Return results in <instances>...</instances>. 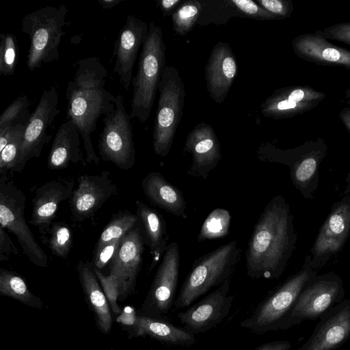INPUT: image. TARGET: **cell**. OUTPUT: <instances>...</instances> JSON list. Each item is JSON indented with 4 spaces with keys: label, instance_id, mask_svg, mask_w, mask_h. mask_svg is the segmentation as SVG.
Returning a JSON list of instances; mask_svg holds the SVG:
<instances>
[{
    "label": "cell",
    "instance_id": "1",
    "mask_svg": "<svg viewBox=\"0 0 350 350\" xmlns=\"http://www.w3.org/2000/svg\"><path fill=\"white\" fill-rule=\"evenodd\" d=\"M297 232L289 204L281 195L267 203L254 225L245 252L252 279H278L295 249Z\"/></svg>",
    "mask_w": 350,
    "mask_h": 350
},
{
    "label": "cell",
    "instance_id": "2",
    "mask_svg": "<svg viewBox=\"0 0 350 350\" xmlns=\"http://www.w3.org/2000/svg\"><path fill=\"white\" fill-rule=\"evenodd\" d=\"M73 79L68 83L67 120L77 127L85 151V163L97 165V156L91 140L101 116L112 112L116 98L105 88L108 75L105 66L95 57L79 60Z\"/></svg>",
    "mask_w": 350,
    "mask_h": 350
},
{
    "label": "cell",
    "instance_id": "3",
    "mask_svg": "<svg viewBox=\"0 0 350 350\" xmlns=\"http://www.w3.org/2000/svg\"><path fill=\"white\" fill-rule=\"evenodd\" d=\"M165 66L166 46L162 29L152 21L139 54L137 73L131 82L133 90L130 116L142 124L149 118Z\"/></svg>",
    "mask_w": 350,
    "mask_h": 350
},
{
    "label": "cell",
    "instance_id": "4",
    "mask_svg": "<svg viewBox=\"0 0 350 350\" xmlns=\"http://www.w3.org/2000/svg\"><path fill=\"white\" fill-rule=\"evenodd\" d=\"M241 258L236 241L222 245L196 259L183 282L174 306H190L199 297L231 278Z\"/></svg>",
    "mask_w": 350,
    "mask_h": 350
},
{
    "label": "cell",
    "instance_id": "5",
    "mask_svg": "<svg viewBox=\"0 0 350 350\" xmlns=\"http://www.w3.org/2000/svg\"><path fill=\"white\" fill-rule=\"evenodd\" d=\"M318 271L312 266L310 255L306 256L301 269L260 303L240 325L257 334L285 329L297 298L308 283L318 275Z\"/></svg>",
    "mask_w": 350,
    "mask_h": 350
},
{
    "label": "cell",
    "instance_id": "6",
    "mask_svg": "<svg viewBox=\"0 0 350 350\" xmlns=\"http://www.w3.org/2000/svg\"><path fill=\"white\" fill-rule=\"evenodd\" d=\"M68 11L64 5H46L21 18V30L30 40L26 62L30 71L59 59V45L66 34L63 27L68 24Z\"/></svg>",
    "mask_w": 350,
    "mask_h": 350
},
{
    "label": "cell",
    "instance_id": "7",
    "mask_svg": "<svg viewBox=\"0 0 350 350\" xmlns=\"http://www.w3.org/2000/svg\"><path fill=\"white\" fill-rule=\"evenodd\" d=\"M327 151L324 141L317 139L285 150L266 144L259 148L257 157L262 161L287 165L293 185L304 198L311 199L319 186V169Z\"/></svg>",
    "mask_w": 350,
    "mask_h": 350
},
{
    "label": "cell",
    "instance_id": "8",
    "mask_svg": "<svg viewBox=\"0 0 350 350\" xmlns=\"http://www.w3.org/2000/svg\"><path fill=\"white\" fill-rule=\"evenodd\" d=\"M159 96L152 139L154 153L165 157L170 152L183 116L185 90L178 70L172 65L163 69L158 88Z\"/></svg>",
    "mask_w": 350,
    "mask_h": 350
},
{
    "label": "cell",
    "instance_id": "9",
    "mask_svg": "<svg viewBox=\"0 0 350 350\" xmlns=\"http://www.w3.org/2000/svg\"><path fill=\"white\" fill-rule=\"evenodd\" d=\"M25 201L23 191L7 175L0 176V226L15 235L31 262L46 267L48 256L25 219Z\"/></svg>",
    "mask_w": 350,
    "mask_h": 350
},
{
    "label": "cell",
    "instance_id": "10",
    "mask_svg": "<svg viewBox=\"0 0 350 350\" xmlns=\"http://www.w3.org/2000/svg\"><path fill=\"white\" fill-rule=\"evenodd\" d=\"M116 98L114 110L103 119V129L98 148L103 161L128 170L134 165L136 154L131 117L126 110L122 95L118 94Z\"/></svg>",
    "mask_w": 350,
    "mask_h": 350
},
{
    "label": "cell",
    "instance_id": "11",
    "mask_svg": "<svg viewBox=\"0 0 350 350\" xmlns=\"http://www.w3.org/2000/svg\"><path fill=\"white\" fill-rule=\"evenodd\" d=\"M345 291L340 277L330 272L317 275L304 287L292 309L285 329L306 320L319 319L345 299Z\"/></svg>",
    "mask_w": 350,
    "mask_h": 350
},
{
    "label": "cell",
    "instance_id": "12",
    "mask_svg": "<svg viewBox=\"0 0 350 350\" xmlns=\"http://www.w3.org/2000/svg\"><path fill=\"white\" fill-rule=\"evenodd\" d=\"M144 243L143 230L138 221L134 228L122 237L110 261V273L105 278L118 288L119 297L125 298L135 287L142 266Z\"/></svg>",
    "mask_w": 350,
    "mask_h": 350
},
{
    "label": "cell",
    "instance_id": "13",
    "mask_svg": "<svg viewBox=\"0 0 350 350\" xmlns=\"http://www.w3.org/2000/svg\"><path fill=\"white\" fill-rule=\"evenodd\" d=\"M350 234V197L334 203L310 249L311 263L319 271L342 250Z\"/></svg>",
    "mask_w": 350,
    "mask_h": 350
},
{
    "label": "cell",
    "instance_id": "14",
    "mask_svg": "<svg viewBox=\"0 0 350 350\" xmlns=\"http://www.w3.org/2000/svg\"><path fill=\"white\" fill-rule=\"evenodd\" d=\"M58 103L59 96L55 87L52 86L43 91L23 133L18 172L23 171L30 159L39 157L43 147L50 141L51 135L47 134V129L60 112Z\"/></svg>",
    "mask_w": 350,
    "mask_h": 350
},
{
    "label": "cell",
    "instance_id": "15",
    "mask_svg": "<svg viewBox=\"0 0 350 350\" xmlns=\"http://www.w3.org/2000/svg\"><path fill=\"white\" fill-rule=\"evenodd\" d=\"M180 250L177 243H169L154 275L146 301L152 317L167 314L175 302L179 268Z\"/></svg>",
    "mask_w": 350,
    "mask_h": 350
},
{
    "label": "cell",
    "instance_id": "16",
    "mask_svg": "<svg viewBox=\"0 0 350 350\" xmlns=\"http://www.w3.org/2000/svg\"><path fill=\"white\" fill-rule=\"evenodd\" d=\"M231 278L204 297L178 317L185 329L193 334L207 332L220 323L229 314L234 296L228 295Z\"/></svg>",
    "mask_w": 350,
    "mask_h": 350
},
{
    "label": "cell",
    "instance_id": "17",
    "mask_svg": "<svg viewBox=\"0 0 350 350\" xmlns=\"http://www.w3.org/2000/svg\"><path fill=\"white\" fill-rule=\"evenodd\" d=\"M77 182L69 204L73 218L79 222L94 217L104 203L118 192L109 171L96 175H81Z\"/></svg>",
    "mask_w": 350,
    "mask_h": 350
},
{
    "label": "cell",
    "instance_id": "18",
    "mask_svg": "<svg viewBox=\"0 0 350 350\" xmlns=\"http://www.w3.org/2000/svg\"><path fill=\"white\" fill-rule=\"evenodd\" d=\"M149 25L130 14L121 27L114 43L112 59L115 57L113 72L123 88L128 90L133 79V70L140 46L146 40Z\"/></svg>",
    "mask_w": 350,
    "mask_h": 350
},
{
    "label": "cell",
    "instance_id": "19",
    "mask_svg": "<svg viewBox=\"0 0 350 350\" xmlns=\"http://www.w3.org/2000/svg\"><path fill=\"white\" fill-rule=\"evenodd\" d=\"M326 94L309 85H291L275 90L260 105L265 117L275 120L290 118L310 111Z\"/></svg>",
    "mask_w": 350,
    "mask_h": 350
},
{
    "label": "cell",
    "instance_id": "20",
    "mask_svg": "<svg viewBox=\"0 0 350 350\" xmlns=\"http://www.w3.org/2000/svg\"><path fill=\"white\" fill-rule=\"evenodd\" d=\"M350 339V299L326 312L299 350H337Z\"/></svg>",
    "mask_w": 350,
    "mask_h": 350
},
{
    "label": "cell",
    "instance_id": "21",
    "mask_svg": "<svg viewBox=\"0 0 350 350\" xmlns=\"http://www.w3.org/2000/svg\"><path fill=\"white\" fill-rule=\"evenodd\" d=\"M184 152L191 154L189 175L206 179L221 159V146L211 124L202 122L187 135Z\"/></svg>",
    "mask_w": 350,
    "mask_h": 350
},
{
    "label": "cell",
    "instance_id": "22",
    "mask_svg": "<svg viewBox=\"0 0 350 350\" xmlns=\"http://www.w3.org/2000/svg\"><path fill=\"white\" fill-rule=\"evenodd\" d=\"M237 63L230 44L219 42L213 46L204 68L208 94L217 104L226 99L237 74Z\"/></svg>",
    "mask_w": 350,
    "mask_h": 350
},
{
    "label": "cell",
    "instance_id": "23",
    "mask_svg": "<svg viewBox=\"0 0 350 350\" xmlns=\"http://www.w3.org/2000/svg\"><path fill=\"white\" fill-rule=\"evenodd\" d=\"M74 186L72 178H58L36 188L29 224L38 227L41 233L45 234L55 217L60 203L70 199Z\"/></svg>",
    "mask_w": 350,
    "mask_h": 350
},
{
    "label": "cell",
    "instance_id": "24",
    "mask_svg": "<svg viewBox=\"0 0 350 350\" xmlns=\"http://www.w3.org/2000/svg\"><path fill=\"white\" fill-rule=\"evenodd\" d=\"M292 48L295 54L304 60L350 69V51L336 46L314 33L296 36L292 40Z\"/></svg>",
    "mask_w": 350,
    "mask_h": 350
},
{
    "label": "cell",
    "instance_id": "25",
    "mask_svg": "<svg viewBox=\"0 0 350 350\" xmlns=\"http://www.w3.org/2000/svg\"><path fill=\"white\" fill-rule=\"evenodd\" d=\"M142 187L144 195L153 205L173 215L187 219L183 193L161 173H148L142 181Z\"/></svg>",
    "mask_w": 350,
    "mask_h": 350
},
{
    "label": "cell",
    "instance_id": "26",
    "mask_svg": "<svg viewBox=\"0 0 350 350\" xmlns=\"http://www.w3.org/2000/svg\"><path fill=\"white\" fill-rule=\"evenodd\" d=\"M135 204L136 215L143 230L145 243L149 247L152 256L148 269L151 271L162 259L169 245L167 223L162 215L141 200L135 201Z\"/></svg>",
    "mask_w": 350,
    "mask_h": 350
},
{
    "label": "cell",
    "instance_id": "27",
    "mask_svg": "<svg viewBox=\"0 0 350 350\" xmlns=\"http://www.w3.org/2000/svg\"><path fill=\"white\" fill-rule=\"evenodd\" d=\"M80 133L76 125L66 120L59 127L47 159L50 170H62L70 163L83 161L80 147Z\"/></svg>",
    "mask_w": 350,
    "mask_h": 350
},
{
    "label": "cell",
    "instance_id": "28",
    "mask_svg": "<svg viewBox=\"0 0 350 350\" xmlns=\"http://www.w3.org/2000/svg\"><path fill=\"white\" fill-rule=\"evenodd\" d=\"M77 269L85 294L94 312L98 327L107 332L111 327V316L107 299L100 288L92 262L79 260Z\"/></svg>",
    "mask_w": 350,
    "mask_h": 350
},
{
    "label": "cell",
    "instance_id": "29",
    "mask_svg": "<svg viewBox=\"0 0 350 350\" xmlns=\"http://www.w3.org/2000/svg\"><path fill=\"white\" fill-rule=\"evenodd\" d=\"M135 328L137 336H149L171 345L191 346L196 341L195 335L186 329L159 318L139 316Z\"/></svg>",
    "mask_w": 350,
    "mask_h": 350
},
{
    "label": "cell",
    "instance_id": "30",
    "mask_svg": "<svg viewBox=\"0 0 350 350\" xmlns=\"http://www.w3.org/2000/svg\"><path fill=\"white\" fill-rule=\"evenodd\" d=\"M0 293L31 306L39 307L41 305L39 299L29 291L23 278L3 269L0 271Z\"/></svg>",
    "mask_w": 350,
    "mask_h": 350
},
{
    "label": "cell",
    "instance_id": "31",
    "mask_svg": "<svg viewBox=\"0 0 350 350\" xmlns=\"http://www.w3.org/2000/svg\"><path fill=\"white\" fill-rule=\"evenodd\" d=\"M202 11L197 24L225 25L232 17H241L230 0H202Z\"/></svg>",
    "mask_w": 350,
    "mask_h": 350
},
{
    "label": "cell",
    "instance_id": "32",
    "mask_svg": "<svg viewBox=\"0 0 350 350\" xmlns=\"http://www.w3.org/2000/svg\"><path fill=\"white\" fill-rule=\"evenodd\" d=\"M232 216L230 212L221 208L213 210L204 221L197 236V241L221 239L229 232Z\"/></svg>",
    "mask_w": 350,
    "mask_h": 350
},
{
    "label": "cell",
    "instance_id": "33",
    "mask_svg": "<svg viewBox=\"0 0 350 350\" xmlns=\"http://www.w3.org/2000/svg\"><path fill=\"white\" fill-rule=\"evenodd\" d=\"M202 11L200 0L183 1L172 15V23L176 34L184 36L197 24Z\"/></svg>",
    "mask_w": 350,
    "mask_h": 350
},
{
    "label": "cell",
    "instance_id": "34",
    "mask_svg": "<svg viewBox=\"0 0 350 350\" xmlns=\"http://www.w3.org/2000/svg\"><path fill=\"white\" fill-rule=\"evenodd\" d=\"M138 221L137 215L129 211H120L113 215L100 234L95 249L100 248L114 239L122 238L134 228Z\"/></svg>",
    "mask_w": 350,
    "mask_h": 350
},
{
    "label": "cell",
    "instance_id": "35",
    "mask_svg": "<svg viewBox=\"0 0 350 350\" xmlns=\"http://www.w3.org/2000/svg\"><path fill=\"white\" fill-rule=\"evenodd\" d=\"M48 232L49 247L52 254L67 258L72 247V232L69 226L64 222H53Z\"/></svg>",
    "mask_w": 350,
    "mask_h": 350
},
{
    "label": "cell",
    "instance_id": "36",
    "mask_svg": "<svg viewBox=\"0 0 350 350\" xmlns=\"http://www.w3.org/2000/svg\"><path fill=\"white\" fill-rule=\"evenodd\" d=\"M27 125L17 127L12 133L8 144L0 151V176L8 172H18L19 154L23 133Z\"/></svg>",
    "mask_w": 350,
    "mask_h": 350
},
{
    "label": "cell",
    "instance_id": "37",
    "mask_svg": "<svg viewBox=\"0 0 350 350\" xmlns=\"http://www.w3.org/2000/svg\"><path fill=\"white\" fill-rule=\"evenodd\" d=\"M29 100L26 94L16 98L1 114L0 130L27 125L30 118Z\"/></svg>",
    "mask_w": 350,
    "mask_h": 350
},
{
    "label": "cell",
    "instance_id": "38",
    "mask_svg": "<svg viewBox=\"0 0 350 350\" xmlns=\"http://www.w3.org/2000/svg\"><path fill=\"white\" fill-rule=\"evenodd\" d=\"M19 56L16 37L10 33H0V75L12 76L16 70Z\"/></svg>",
    "mask_w": 350,
    "mask_h": 350
},
{
    "label": "cell",
    "instance_id": "39",
    "mask_svg": "<svg viewBox=\"0 0 350 350\" xmlns=\"http://www.w3.org/2000/svg\"><path fill=\"white\" fill-rule=\"evenodd\" d=\"M241 17L258 20H280L252 0H230Z\"/></svg>",
    "mask_w": 350,
    "mask_h": 350
},
{
    "label": "cell",
    "instance_id": "40",
    "mask_svg": "<svg viewBox=\"0 0 350 350\" xmlns=\"http://www.w3.org/2000/svg\"><path fill=\"white\" fill-rule=\"evenodd\" d=\"M314 33L326 40H333L350 45V22L336 23L321 30H315Z\"/></svg>",
    "mask_w": 350,
    "mask_h": 350
},
{
    "label": "cell",
    "instance_id": "41",
    "mask_svg": "<svg viewBox=\"0 0 350 350\" xmlns=\"http://www.w3.org/2000/svg\"><path fill=\"white\" fill-rule=\"evenodd\" d=\"M122 238L114 239L100 248L95 249L92 262L94 269L100 271L111 260L120 244Z\"/></svg>",
    "mask_w": 350,
    "mask_h": 350
},
{
    "label": "cell",
    "instance_id": "42",
    "mask_svg": "<svg viewBox=\"0 0 350 350\" xmlns=\"http://www.w3.org/2000/svg\"><path fill=\"white\" fill-rule=\"evenodd\" d=\"M256 3L280 19L290 17L293 10L291 0H257Z\"/></svg>",
    "mask_w": 350,
    "mask_h": 350
},
{
    "label": "cell",
    "instance_id": "43",
    "mask_svg": "<svg viewBox=\"0 0 350 350\" xmlns=\"http://www.w3.org/2000/svg\"><path fill=\"white\" fill-rule=\"evenodd\" d=\"M95 274L99 280L101 286L103 287V292L107 299L109 306L115 314H118L121 312L120 308L117 304V299L119 297V293L117 287L111 282L108 281L100 271L94 269Z\"/></svg>",
    "mask_w": 350,
    "mask_h": 350
},
{
    "label": "cell",
    "instance_id": "44",
    "mask_svg": "<svg viewBox=\"0 0 350 350\" xmlns=\"http://www.w3.org/2000/svg\"><path fill=\"white\" fill-rule=\"evenodd\" d=\"M18 252L5 230L0 226V260H8L11 254Z\"/></svg>",
    "mask_w": 350,
    "mask_h": 350
},
{
    "label": "cell",
    "instance_id": "45",
    "mask_svg": "<svg viewBox=\"0 0 350 350\" xmlns=\"http://www.w3.org/2000/svg\"><path fill=\"white\" fill-rule=\"evenodd\" d=\"M183 2L182 0H158L157 4L163 16L166 17L172 16Z\"/></svg>",
    "mask_w": 350,
    "mask_h": 350
},
{
    "label": "cell",
    "instance_id": "46",
    "mask_svg": "<svg viewBox=\"0 0 350 350\" xmlns=\"http://www.w3.org/2000/svg\"><path fill=\"white\" fill-rule=\"evenodd\" d=\"M138 317L136 316L135 310L131 307H126L117 317L116 321L126 325L135 326Z\"/></svg>",
    "mask_w": 350,
    "mask_h": 350
},
{
    "label": "cell",
    "instance_id": "47",
    "mask_svg": "<svg viewBox=\"0 0 350 350\" xmlns=\"http://www.w3.org/2000/svg\"><path fill=\"white\" fill-rule=\"evenodd\" d=\"M291 344L287 340H276L258 346L254 350H289Z\"/></svg>",
    "mask_w": 350,
    "mask_h": 350
},
{
    "label": "cell",
    "instance_id": "48",
    "mask_svg": "<svg viewBox=\"0 0 350 350\" xmlns=\"http://www.w3.org/2000/svg\"><path fill=\"white\" fill-rule=\"evenodd\" d=\"M339 118L350 134V107L343 108L339 113Z\"/></svg>",
    "mask_w": 350,
    "mask_h": 350
},
{
    "label": "cell",
    "instance_id": "49",
    "mask_svg": "<svg viewBox=\"0 0 350 350\" xmlns=\"http://www.w3.org/2000/svg\"><path fill=\"white\" fill-rule=\"evenodd\" d=\"M122 1V0H98V3L105 10H109L116 6Z\"/></svg>",
    "mask_w": 350,
    "mask_h": 350
},
{
    "label": "cell",
    "instance_id": "50",
    "mask_svg": "<svg viewBox=\"0 0 350 350\" xmlns=\"http://www.w3.org/2000/svg\"><path fill=\"white\" fill-rule=\"evenodd\" d=\"M345 182H346V186H345V188L344 190V193L346 195H349L350 194V172H349L347 174V176L345 178Z\"/></svg>",
    "mask_w": 350,
    "mask_h": 350
},
{
    "label": "cell",
    "instance_id": "51",
    "mask_svg": "<svg viewBox=\"0 0 350 350\" xmlns=\"http://www.w3.org/2000/svg\"><path fill=\"white\" fill-rule=\"evenodd\" d=\"M345 98H346L347 102L350 105V87L345 90Z\"/></svg>",
    "mask_w": 350,
    "mask_h": 350
},
{
    "label": "cell",
    "instance_id": "52",
    "mask_svg": "<svg viewBox=\"0 0 350 350\" xmlns=\"http://www.w3.org/2000/svg\"><path fill=\"white\" fill-rule=\"evenodd\" d=\"M111 350H114V349H111Z\"/></svg>",
    "mask_w": 350,
    "mask_h": 350
}]
</instances>
